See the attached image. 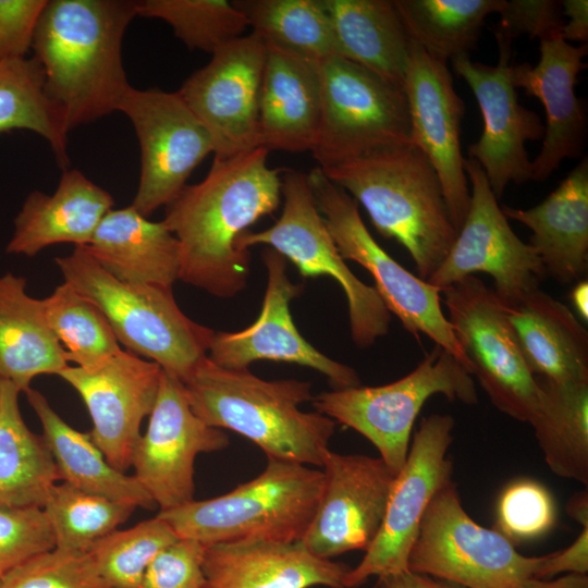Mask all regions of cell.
<instances>
[{
    "instance_id": "obj_1",
    "label": "cell",
    "mask_w": 588,
    "mask_h": 588,
    "mask_svg": "<svg viewBox=\"0 0 588 588\" xmlns=\"http://www.w3.org/2000/svg\"><path fill=\"white\" fill-rule=\"evenodd\" d=\"M268 154L258 147L215 157L205 179L166 206L163 222L180 245L179 280L222 298L245 289L250 254L237 237L280 205L283 170L268 166Z\"/></svg>"
},
{
    "instance_id": "obj_2",
    "label": "cell",
    "mask_w": 588,
    "mask_h": 588,
    "mask_svg": "<svg viewBox=\"0 0 588 588\" xmlns=\"http://www.w3.org/2000/svg\"><path fill=\"white\" fill-rule=\"evenodd\" d=\"M134 0H48L34 35L45 93L71 130L118 111L132 87L122 41Z\"/></svg>"
},
{
    "instance_id": "obj_3",
    "label": "cell",
    "mask_w": 588,
    "mask_h": 588,
    "mask_svg": "<svg viewBox=\"0 0 588 588\" xmlns=\"http://www.w3.org/2000/svg\"><path fill=\"white\" fill-rule=\"evenodd\" d=\"M182 383L192 411L208 426L247 438L267 458L322 466L335 421L299 409L314 399L309 381L265 380L205 356Z\"/></svg>"
},
{
    "instance_id": "obj_4",
    "label": "cell",
    "mask_w": 588,
    "mask_h": 588,
    "mask_svg": "<svg viewBox=\"0 0 588 588\" xmlns=\"http://www.w3.org/2000/svg\"><path fill=\"white\" fill-rule=\"evenodd\" d=\"M321 170L365 207L379 234L408 252L420 279L433 274L457 230L440 179L421 150L409 144Z\"/></svg>"
},
{
    "instance_id": "obj_5",
    "label": "cell",
    "mask_w": 588,
    "mask_h": 588,
    "mask_svg": "<svg viewBox=\"0 0 588 588\" xmlns=\"http://www.w3.org/2000/svg\"><path fill=\"white\" fill-rule=\"evenodd\" d=\"M323 473L268 458L262 473L222 495L159 511L180 538L205 547L237 540L301 541L317 510Z\"/></svg>"
},
{
    "instance_id": "obj_6",
    "label": "cell",
    "mask_w": 588,
    "mask_h": 588,
    "mask_svg": "<svg viewBox=\"0 0 588 588\" xmlns=\"http://www.w3.org/2000/svg\"><path fill=\"white\" fill-rule=\"evenodd\" d=\"M54 262L64 282L102 311L126 351L157 363L182 382L207 356L215 331L188 318L172 289L119 281L82 246Z\"/></svg>"
},
{
    "instance_id": "obj_7",
    "label": "cell",
    "mask_w": 588,
    "mask_h": 588,
    "mask_svg": "<svg viewBox=\"0 0 588 588\" xmlns=\"http://www.w3.org/2000/svg\"><path fill=\"white\" fill-rule=\"evenodd\" d=\"M436 394L467 405L478 402L471 375L439 345L396 381L326 391L315 395L311 403L317 413L368 439L396 476L407 457L415 420L424 404Z\"/></svg>"
},
{
    "instance_id": "obj_8",
    "label": "cell",
    "mask_w": 588,
    "mask_h": 588,
    "mask_svg": "<svg viewBox=\"0 0 588 588\" xmlns=\"http://www.w3.org/2000/svg\"><path fill=\"white\" fill-rule=\"evenodd\" d=\"M321 121L311 154L326 169L412 144L404 85L334 56L320 63Z\"/></svg>"
},
{
    "instance_id": "obj_9",
    "label": "cell",
    "mask_w": 588,
    "mask_h": 588,
    "mask_svg": "<svg viewBox=\"0 0 588 588\" xmlns=\"http://www.w3.org/2000/svg\"><path fill=\"white\" fill-rule=\"evenodd\" d=\"M542 556H525L494 528L465 511L456 485L442 487L429 503L407 559V569L465 588H519L535 577Z\"/></svg>"
},
{
    "instance_id": "obj_10",
    "label": "cell",
    "mask_w": 588,
    "mask_h": 588,
    "mask_svg": "<svg viewBox=\"0 0 588 588\" xmlns=\"http://www.w3.org/2000/svg\"><path fill=\"white\" fill-rule=\"evenodd\" d=\"M317 207L344 260L364 267L373 278L375 289L390 313L417 341L429 336L451 353L473 375V367L441 307V291L414 275L395 261L371 236L357 201L331 182L317 167L307 174Z\"/></svg>"
},
{
    "instance_id": "obj_11",
    "label": "cell",
    "mask_w": 588,
    "mask_h": 588,
    "mask_svg": "<svg viewBox=\"0 0 588 588\" xmlns=\"http://www.w3.org/2000/svg\"><path fill=\"white\" fill-rule=\"evenodd\" d=\"M281 182L284 204L280 218L266 230L242 233L236 247L248 250L253 245L265 244L294 264L302 277L333 278L346 296L353 342L359 348L373 345L388 333L391 313L375 286L362 282L340 255L307 174L285 170Z\"/></svg>"
},
{
    "instance_id": "obj_12",
    "label": "cell",
    "mask_w": 588,
    "mask_h": 588,
    "mask_svg": "<svg viewBox=\"0 0 588 588\" xmlns=\"http://www.w3.org/2000/svg\"><path fill=\"white\" fill-rule=\"evenodd\" d=\"M441 293L456 340L491 403L511 418L529 422L538 407L539 385L493 290L469 275Z\"/></svg>"
},
{
    "instance_id": "obj_13",
    "label": "cell",
    "mask_w": 588,
    "mask_h": 588,
    "mask_svg": "<svg viewBox=\"0 0 588 588\" xmlns=\"http://www.w3.org/2000/svg\"><path fill=\"white\" fill-rule=\"evenodd\" d=\"M464 170L471 186L468 210L448 255L427 282L442 291L485 272L493 279L499 301L512 307L539 289L546 275L542 262L512 230L478 162L464 159Z\"/></svg>"
},
{
    "instance_id": "obj_14",
    "label": "cell",
    "mask_w": 588,
    "mask_h": 588,
    "mask_svg": "<svg viewBox=\"0 0 588 588\" xmlns=\"http://www.w3.org/2000/svg\"><path fill=\"white\" fill-rule=\"evenodd\" d=\"M454 418L449 414L424 417L411 442L405 463L395 476L385 515L372 544L345 576V588H357L370 577L407 569V559L424 514L437 494L452 481Z\"/></svg>"
},
{
    "instance_id": "obj_15",
    "label": "cell",
    "mask_w": 588,
    "mask_h": 588,
    "mask_svg": "<svg viewBox=\"0 0 588 588\" xmlns=\"http://www.w3.org/2000/svg\"><path fill=\"white\" fill-rule=\"evenodd\" d=\"M132 122L140 148V175L132 206L148 217L170 204L213 142L179 91L131 87L119 106Z\"/></svg>"
},
{
    "instance_id": "obj_16",
    "label": "cell",
    "mask_w": 588,
    "mask_h": 588,
    "mask_svg": "<svg viewBox=\"0 0 588 588\" xmlns=\"http://www.w3.org/2000/svg\"><path fill=\"white\" fill-rule=\"evenodd\" d=\"M211 56L177 91L208 130L215 157L225 159L261 147L259 95L267 47L252 33Z\"/></svg>"
},
{
    "instance_id": "obj_17",
    "label": "cell",
    "mask_w": 588,
    "mask_h": 588,
    "mask_svg": "<svg viewBox=\"0 0 588 588\" xmlns=\"http://www.w3.org/2000/svg\"><path fill=\"white\" fill-rule=\"evenodd\" d=\"M229 444L222 429L194 414L182 381L162 370L146 432L134 450V477L160 511L181 506L194 500L197 455Z\"/></svg>"
},
{
    "instance_id": "obj_18",
    "label": "cell",
    "mask_w": 588,
    "mask_h": 588,
    "mask_svg": "<svg viewBox=\"0 0 588 588\" xmlns=\"http://www.w3.org/2000/svg\"><path fill=\"white\" fill-rule=\"evenodd\" d=\"M495 65L473 61L468 53L452 60L455 72L467 83L480 108L483 131L467 147L468 158L478 162L495 198L510 183L531 180L526 143L543 138L540 117L522 106L511 81L512 42L497 39Z\"/></svg>"
},
{
    "instance_id": "obj_19",
    "label": "cell",
    "mask_w": 588,
    "mask_h": 588,
    "mask_svg": "<svg viewBox=\"0 0 588 588\" xmlns=\"http://www.w3.org/2000/svg\"><path fill=\"white\" fill-rule=\"evenodd\" d=\"M321 468V497L301 542L324 560L366 552L381 528L395 475L380 457L332 451Z\"/></svg>"
},
{
    "instance_id": "obj_20",
    "label": "cell",
    "mask_w": 588,
    "mask_h": 588,
    "mask_svg": "<svg viewBox=\"0 0 588 588\" xmlns=\"http://www.w3.org/2000/svg\"><path fill=\"white\" fill-rule=\"evenodd\" d=\"M161 372L157 363L122 350L95 369L69 365L57 375L79 394L93 422L90 438L119 471L132 466L140 425L154 408Z\"/></svg>"
},
{
    "instance_id": "obj_21",
    "label": "cell",
    "mask_w": 588,
    "mask_h": 588,
    "mask_svg": "<svg viewBox=\"0 0 588 588\" xmlns=\"http://www.w3.org/2000/svg\"><path fill=\"white\" fill-rule=\"evenodd\" d=\"M403 85L409 108L412 145L434 168L451 220L458 231L469 204L461 149L464 101L454 88L446 62L431 57L412 39Z\"/></svg>"
},
{
    "instance_id": "obj_22",
    "label": "cell",
    "mask_w": 588,
    "mask_h": 588,
    "mask_svg": "<svg viewBox=\"0 0 588 588\" xmlns=\"http://www.w3.org/2000/svg\"><path fill=\"white\" fill-rule=\"evenodd\" d=\"M267 287L256 321L237 332L215 331L207 357L220 367L248 369L256 360L297 364L324 375L335 389L360 385L355 369L329 358L308 343L296 329L290 303L302 286L291 282L286 259L271 247L262 252Z\"/></svg>"
},
{
    "instance_id": "obj_23",
    "label": "cell",
    "mask_w": 588,
    "mask_h": 588,
    "mask_svg": "<svg viewBox=\"0 0 588 588\" xmlns=\"http://www.w3.org/2000/svg\"><path fill=\"white\" fill-rule=\"evenodd\" d=\"M587 44L574 46L561 36L540 40L536 65H511L514 87L538 98L546 111L542 146L531 161V180H547L564 159L583 155L587 136V114L576 96L578 74L586 69Z\"/></svg>"
},
{
    "instance_id": "obj_24",
    "label": "cell",
    "mask_w": 588,
    "mask_h": 588,
    "mask_svg": "<svg viewBox=\"0 0 588 588\" xmlns=\"http://www.w3.org/2000/svg\"><path fill=\"white\" fill-rule=\"evenodd\" d=\"M351 566L310 553L301 541L237 540L206 547L204 588H345Z\"/></svg>"
},
{
    "instance_id": "obj_25",
    "label": "cell",
    "mask_w": 588,
    "mask_h": 588,
    "mask_svg": "<svg viewBox=\"0 0 588 588\" xmlns=\"http://www.w3.org/2000/svg\"><path fill=\"white\" fill-rule=\"evenodd\" d=\"M266 47L259 95L260 145L268 151H311L321 121L320 63Z\"/></svg>"
},
{
    "instance_id": "obj_26",
    "label": "cell",
    "mask_w": 588,
    "mask_h": 588,
    "mask_svg": "<svg viewBox=\"0 0 588 588\" xmlns=\"http://www.w3.org/2000/svg\"><path fill=\"white\" fill-rule=\"evenodd\" d=\"M113 205L110 193L77 169H65L53 194H28L5 252L34 257L54 244L86 246Z\"/></svg>"
},
{
    "instance_id": "obj_27",
    "label": "cell",
    "mask_w": 588,
    "mask_h": 588,
    "mask_svg": "<svg viewBox=\"0 0 588 588\" xmlns=\"http://www.w3.org/2000/svg\"><path fill=\"white\" fill-rule=\"evenodd\" d=\"M504 216L531 231L528 244L544 272L561 284L578 282L588 269V159L585 156L560 185L529 209L501 207Z\"/></svg>"
},
{
    "instance_id": "obj_28",
    "label": "cell",
    "mask_w": 588,
    "mask_h": 588,
    "mask_svg": "<svg viewBox=\"0 0 588 588\" xmlns=\"http://www.w3.org/2000/svg\"><path fill=\"white\" fill-rule=\"evenodd\" d=\"M82 247L119 281L172 289L179 280L176 237L163 220L150 221L132 205L108 211Z\"/></svg>"
},
{
    "instance_id": "obj_29",
    "label": "cell",
    "mask_w": 588,
    "mask_h": 588,
    "mask_svg": "<svg viewBox=\"0 0 588 588\" xmlns=\"http://www.w3.org/2000/svg\"><path fill=\"white\" fill-rule=\"evenodd\" d=\"M504 310L535 377L588 381V332L567 306L537 289Z\"/></svg>"
},
{
    "instance_id": "obj_30",
    "label": "cell",
    "mask_w": 588,
    "mask_h": 588,
    "mask_svg": "<svg viewBox=\"0 0 588 588\" xmlns=\"http://www.w3.org/2000/svg\"><path fill=\"white\" fill-rule=\"evenodd\" d=\"M66 366L42 299L26 293L24 277L0 274V379L25 393L37 376L58 375Z\"/></svg>"
},
{
    "instance_id": "obj_31",
    "label": "cell",
    "mask_w": 588,
    "mask_h": 588,
    "mask_svg": "<svg viewBox=\"0 0 588 588\" xmlns=\"http://www.w3.org/2000/svg\"><path fill=\"white\" fill-rule=\"evenodd\" d=\"M25 394L41 422V436L63 482L136 507H156L134 476L110 465L89 433L81 432L64 421L39 391L29 388Z\"/></svg>"
},
{
    "instance_id": "obj_32",
    "label": "cell",
    "mask_w": 588,
    "mask_h": 588,
    "mask_svg": "<svg viewBox=\"0 0 588 588\" xmlns=\"http://www.w3.org/2000/svg\"><path fill=\"white\" fill-rule=\"evenodd\" d=\"M339 56L404 84L411 38L393 0H323Z\"/></svg>"
},
{
    "instance_id": "obj_33",
    "label": "cell",
    "mask_w": 588,
    "mask_h": 588,
    "mask_svg": "<svg viewBox=\"0 0 588 588\" xmlns=\"http://www.w3.org/2000/svg\"><path fill=\"white\" fill-rule=\"evenodd\" d=\"M20 393L0 379V505L42 509L60 477L42 436L22 417Z\"/></svg>"
},
{
    "instance_id": "obj_34",
    "label": "cell",
    "mask_w": 588,
    "mask_h": 588,
    "mask_svg": "<svg viewBox=\"0 0 588 588\" xmlns=\"http://www.w3.org/2000/svg\"><path fill=\"white\" fill-rule=\"evenodd\" d=\"M538 407L530 419L550 470L588 485V381L556 382L536 377Z\"/></svg>"
},
{
    "instance_id": "obj_35",
    "label": "cell",
    "mask_w": 588,
    "mask_h": 588,
    "mask_svg": "<svg viewBox=\"0 0 588 588\" xmlns=\"http://www.w3.org/2000/svg\"><path fill=\"white\" fill-rule=\"evenodd\" d=\"M266 46L321 63L339 56L330 15L323 0H236Z\"/></svg>"
},
{
    "instance_id": "obj_36",
    "label": "cell",
    "mask_w": 588,
    "mask_h": 588,
    "mask_svg": "<svg viewBox=\"0 0 588 588\" xmlns=\"http://www.w3.org/2000/svg\"><path fill=\"white\" fill-rule=\"evenodd\" d=\"M409 38L446 62L475 48L488 15L505 0H393Z\"/></svg>"
},
{
    "instance_id": "obj_37",
    "label": "cell",
    "mask_w": 588,
    "mask_h": 588,
    "mask_svg": "<svg viewBox=\"0 0 588 588\" xmlns=\"http://www.w3.org/2000/svg\"><path fill=\"white\" fill-rule=\"evenodd\" d=\"M44 72L34 57L0 62V134L25 130L42 137L57 163L68 169L69 131L45 93Z\"/></svg>"
},
{
    "instance_id": "obj_38",
    "label": "cell",
    "mask_w": 588,
    "mask_h": 588,
    "mask_svg": "<svg viewBox=\"0 0 588 588\" xmlns=\"http://www.w3.org/2000/svg\"><path fill=\"white\" fill-rule=\"evenodd\" d=\"M42 304L68 364L95 369L123 350L102 311L69 283L56 286Z\"/></svg>"
},
{
    "instance_id": "obj_39",
    "label": "cell",
    "mask_w": 588,
    "mask_h": 588,
    "mask_svg": "<svg viewBox=\"0 0 588 588\" xmlns=\"http://www.w3.org/2000/svg\"><path fill=\"white\" fill-rule=\"evenodd\" d=\"M136 506L56 483L42 507L54 548L86 553L99 539L125 523Z\"/></svg>"
},
{
    "instance_id": "obj_40",
    "label": "cell",
    "mask_w": 588,
    "mask_h": 588,
    "mask_svg": "<svg viewBox=\"0 0 588 588\" xmlns=\"http://www.w3.org/2000/svg\"><path fill=\"white\" fill-rule=\"evenodd\" d=\"M136 12L168 23L188 49L211 54L248 27L244 14L226 0H142Z\"/></svg>"
},
{
    "instance_id": "obj_41",
    "label": "cell",
    "mask_w": 588,
    "mask_h": 588,
    "mask_svg": "<svg viewBox=\"0 0 588 588\" xmlns=\"http://www.w3.org/2000/svg\"><path fill=\"white\" fill-rule=\"evenodd\" d=\"M171 526L158 517L114 530L96 541L88 554L111 588H139L155 556L177 539Z\"/></svg>"
},
{
    "instance_id": "obj_42",
    "label": "cell",
    "mask_w": 588,
    "mask_h": 588,
    "mask_svg": "<svg viewBox=\"0 0 588 588\" xmlns=\"http://www.w3.org/2000/svg\"><path fill=\"white\" fill-rule=\"evenodd\" d=\"M0 588H111L89 554L53 548L0 577Z\"/></svg>"
},
{
    "instance_id": "obj_43",
    "label": "cell",
    "mask_w": 588,
    "mask_h": 588,
    "mask_svg": "<svg viewBox=\"0 0 588 588\" xmlns=\"http://www.w3.org/2000/svg\"><path fill=\"white\" fill-rule=\"evenodd\" d=\"M555 519L556 509L550 491L534 479L522 478L511 482L500 494L494 529L515 544L546 535Z\"/></svg>"
},
{
    "instance_id": "obj_44",
    "label": "cell",
    "mask_w": 588,
    "mask_h": 588,
    "mask_svg": "<svg viewBox=\"0 0 588 588\" xmlns=\"http://www.w3.org/2000/svg\"><path fill=\"white\" fill-rule=\"evenodd\" d=\"M53 548V534L42 509L0 505V577Z\"/></svg>"
},
{
    "instance_id": "obj_45",
    "label": "cell",
    "mask_w": 588,
    "mask_h": 588,
    "mask_svg": "<svg viewBox=\"0 0 588 588\" xmlns=\"http://www.w3.org/2000/svg\"><path fill=\"white\" fill-rule=\"evenodd\" d=\"M206 547L191 538H177L148 565L139 588H204Z\"/></svg>"
},
{
    "instance_id": "obj_46",
    "label": "cell",
    "mask_w": 588,
    "mask_h": 588,
    "mask_svg": "<svg viewBox=\"0 0 588 588\" xmlns=\"http://www.w3.org/2000/svg\"><path fill=\"white\" fill-rule=\"evenodd\" d=\"M498 14L500 23L494 32L497 39L512 42L520 35L539 40L561 36L563 25L561 1L505 0Z\"/></svg>"
},
{
    "instance_id": "obj_47",
    "label": "cell",
    "mask_w": 588,
    "mask_h": 588,
    "mask_svg": "<svg viewBox=\"0 0 588 588\" xmlns=\"http://www.w3.org/2000/svg\"><path fill=\"white\" fill-rule=\"evenodd\" d=\"M48 0H0V62L26 58Z\"/></svg>"
},
{
    "instance_id": "obj_48",
    "label": "cell",
    "mask_w": 588,
    "mask_h": 588,
    "mask_svg": "<svg viewBox=\"0 0 588 588\" xmlns=\"http://www.w3.org/2000/svg\"><path fill=\"white\" fill-rule=\"evenodd\" d=\"M588 574V527L565 549L543 555L535 578L549 579L556 575Z\"/></svg>"
},
{
    "instance_id": "obj_49",
    "label": "cell",
    "mask_w": 588,
    "mask_h": 588,
    "mask_svg": "<svg viewBox=\"0 0 588 588\" xmlns=\"http://www.w3.org/2000/svg\"><path fill=\"white\" fill-rule=\"evenodd\" d=\"M562 15H566L567 21H563L561 37L566 42L576 41L580 45L588 41V1L587 0H563L561 1Z\"/></svg>"
},
{
    "instance_id": "obj_50",
    "label": "cell",
    "mask_w": 588,
    "mask_h": 588,
    "mask_svg": "<svg viewBox=\"0 0 588 588\" xmlns=\"http://www.w3.org/2000/svg\"><path fill=\"white\" fill-rule=\"evenodd\" d=\"M371 588H465L455 583L404 571L376 577Z\"/></svg>"
},
{
    "instance_id": "obj_51",
    "label": "cell",
    "mask_w": 588,
    "mask_h": 588,
    "mask_svg": "<svg viewBox=\"0 0 588 588\" xmlns=\"http://www.w3.org/2000/svg\"><path fill=\"white\" fill-rule=\"evenodd\" d=\"M519 588H588V575L565 574L549 579L531 577Z\"/></svg>"
},
{
    "instance_id": "obj_52",
    "label": "cell",
    "mask_w": 588,
    "mask_h": 588,
    "mask_svg": "<svg viewBox=\"0 0 588 588\" xmlns=\"http://www.w3.org/2000/svg\"><path fill=\"white\" fill-rule=\"evenodd\" d=\"M566 513L581 528L588 527V492L587 489L573 494L566 503Z\"/></svg>"
},
{
    "instance_id": "obj_53",
    "label": "cell",
    "mask_w": 588,
    "mask_h": 588,
    "mask_svg": "<svg viewBox=\"0 0 588 588\" xmlns=\"http://www.w3.org/2000/svg\"><path fill=\"white\" fill-rule=\"evenodd\" d=\"M571 301L579 317L587 321L588 319V282L580 280L576 282L571 292Z\"/></svg>"
}]
</instances>
